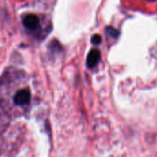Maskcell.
I'll return each mask as SVG.
<instances>
[{
	"label": "cell",
	"instance_id": "8992f818",
	"mask_svg": "<svg viewBox=\"0 0 157 157\" xmlns=\"http://www.w3.org/2000/svg\"><path fill=\"white\" fill-rule=\"evenodd\" d=\"M101 40H102V38H101V36H100V35H98V34L94 35V36H93V38H92V42H93V44H99V43L101 42Z\"/></svg>",
	"mask_w": 157,
	"mask_h": 157
},
{
	"label": "cell",
	"instance_id": "5b68a950",
	"mask_svg": "<svg viewBox=\"0 0 157 157\" xmlns=\"http://www.w3.org/2000/svg\"><path fill=\"white\" fill-rule=\"evenodd\" d=\"M10 118V117L3 111V109L1 107H0V136L4 133V131L9 124Z\"/></svg>",
	"mask_w": 157,
	"mask_h": 157
},
{
	"label": "cell",
	"instance_id": "3957f363",
	"mask_svg": "<svg viewBox=\"0 0 157 157\" xmlns=\"http://www.w3.org/2000/svg\"><path fill=\"white\" fill-rule=\"evenodd\" d=\"M101 58V54H100V51L97 50V49H93L89 55H88V57H87V66L88 67H95L99 60Z\"/></svg>",
	"mask_w": 157,
	"mask_h": 157
},
{
	"label": "cell",
	"instance_id": "7a4b0ae2",
	"mask_svg": "<svg viewBox=\"0 0 157 157\" xmlns=\"http://www.w3.org/2000/svg\"><path fill=\"white\" fill-rule=\"evenodd\" d=\"M22 22H23L24 27L32 33L36 32L40 27V20H39L38 16H36L34 14L26 15L23 18Z\"/></svg>",
	"mask_w": 157,
	"mask_h": 157
},
{
	"label": "cell",
	"instance_id": "6da1fadb",
	"mask_svg": "<svg viewBox=\"0 0 157 157\" xmlns=\"http://www.w3.org/2000/svg\"><path fill=\"white\" fill-rule=\"evenodd\" d=\"M31 100V90L23 71L12 67L0 76V107L10 118L23 116Z\"/></svg>",
	"mask_w": 157,
	"mask_h": 157
},
{
	"label": "cell",
	"instance_id": "277c9868",
	"mask_svg": "<svg viewBox=\"0 0 157 157\" xmlns=\"http://www.w3.org/2000/svg\"><path fill=\"white\" fill-rule=\"evenodd\" d=\"M133 9H142V10H145L146 8L149 10V7L150 9L156 6V9H157V0H134L133 2Z\"/></svg>",
	"mask_w": 157,
	"mask_h": 157
}]
</instances>
